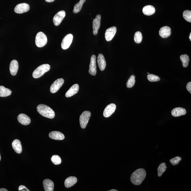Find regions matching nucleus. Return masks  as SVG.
I'll return each mask as SVG.
<instances>
[{
  "label": "nucleus",
  "mask_w": 191,
  "mask_h": 191,
  "mask_svg": "<svg viewBox=\"0 0 191 191\" xmlns=\"http://www.w3.org/2000/svg\"><path fill=\"white\" fill-rule=\"evenodd\" d=\"M96 56L95 55L92 56L91 58L90 63L89 66V73L93 76H95L97 73L96 64Z\"/></svg>",
  "instance_id": "obj_11"
},
{
  "label": "nucleus",
  "mask_w": 191,
  "mask_h": 191,
  "mask_svg": "<svg viewBox=\"0 0 191 191\" xmlns=\"http://www.w3.org/2000/svg\"><path fill=\"white\" fill-rule=\"evenodd\" d=\"M8 190H6L5 188H1L0 189V191H8Z\"/></svg>",
  "instance_id": "obj_38"
},
{
  "label": "nucleus",
  "mask_w": 191,
  "mask_h": 191,
  "mask_svg": "<svg viewBox=\"0 0 191 191\" xmlns=\"http://www.w3.org/2000/svg\"><path fill=\"white\" fill-rule=\"evenodd\" d=\"M183 17L187 21L191 23V11L188 10L184 11L183 13Z\"/></svg>",
  "instance_id": "obj_33"
},
{
  "label": "nucleus",
  "mask_w": 191,
  "mask_h": 191,
  "mask_svg": "<svg viewBox=\"0 0 191 191\" xmlns=\"http://www.w3.org/2000/svg\"><path fill=\"white\" fill-rule=\"evenodd\" d=\"M77 182V179L76 177L73 176H70L67 179L64 181L65 186L67 188H69L73 186Z\"/></svg>",
  "instance_id": "obj_22"
},
{
  "label": "nucleus",
  "mask_w": 191,
  "mask_h": 191,
  "mask_svg": "<svg viewBox=\"0 0 191 191\" xmlns=\"http://www.w3.org/2000/svg\"><path fill=\"white\" fill-rule=\"evenodd\" d=\"M167 168V167L165 163L164 162L161 163L157 168V173H158L159 177H161L162 175L166 171Z\"/></svg>",
  "instance_id": "obj_27"
},
{
  "label": "nucleus",
  "mask_w": 191,
  "mask_h": 191,
  "mask_svg": "<svg viewBox=\"0 0 191 191\" xmlns=\"http://www.w3.org/2000/svg\"><path fill=\"white\" fill-rule=\"evenodd\" d=\"M1 154H0V161H1Z\"/></svg>",
  "instance_id": "obj_41"
},
{
  "label": "nucleus",
  "mask_w": 191,
  "mask_h": 191,
  "mask_svg": "<svg viewBox=\"0 0 191 191\" xmlns=\"http://www.w3.org/2000/svg\"><path fill=\"white\" fill-rule=\"evenodd\" d=\"M49 137L51 139L57 140H62L65 138L64 136L62 133L57 131L51 132L49 133Z\"/></svg>",
  "instance_id": "obj_16"
},
{
  "label": "nucleus",
  "mask_w": 191,
  "mask_h": 191,
  "mask_svg": "<svg viewBox=\"0 0 191 191\" xmlns=\"http://www.w3.org/2000/svg\"><path fill=\"white\" fill-rule=\"evenodd\" d=\"M97 62L100 69L101 71H103L106 67V63L104 56L102 53L98 55Z\"/></svg>",
  "instance_id": "obj_17"
},
{
  "label": "nucleus",
  "mask_w": 191,
  "mask_h": 191,
  "mask_svg": "<svg viewBox=\"0 0 191 191\" xmlns=\"http://www.w3.org/2000/svg\"><path fill=\"white\" fill-rule=\"evenodd\" d=\"M37 110L41 116L51 119L55 116V113L51 108L46 105L40 104L37 107Z\"/></svg>",
  "instance_id": "obj_2"
},
{
  "label": "nucleus",
  "mask_w": 191,
  "mask_h": 191,
  "mask_svg": "<svg viewBox=\"0 0 191 191\" xmlns=\"http://www.w3.org/2000/svg\"><path fill=\"white\" fill-rule=\"evenodd\" d=\"M44 190L45 191H53L54 185L53 181L49 179H46L43 181Z\"/></svg>",
  "instance_id": "obj_21"
},
{
  "label": "nucleus",
  "mask_w": 191,
  "mask_h": 191,
  "mask_svg": "<svg viewBox=\"0 0 191 191\" xmlns=\"http://www.w3.org/2000/svg\"><path fill=\"white\" fill-rule=\"evenodd\" d=\"M146 176V170L143 168H139L132 174L130 180L133 184L138 185L141 184L145 179Z\"/></svg>",
  "instance_id": "obj_1"
},
{
  "label": "nucleus",
  "mask_w": 191,
  "mask_h": 191,
  "mask_svg": "<svg viewBox=\"0 0 191 191\" xmlns=\"http://www.w3.org/2000/svg\"><path fill=\"white\" fill-rule=\"evenodd\" d=\"M12 93V91L9 89L3 86H0V97H7L10 95Z\"/></svg>",
  "instance_id": "obj_25"
},
{
  "label": "nucleus",
  "mask_w": 191,
  "mask_h": 191,
  "mask_svg": "<svg viewBox=\"0 0 191 191\" xmlns=\"http://www.w3.org/2000/svg\"><path fill=\"white\" fill-rule=\"evenodd\" d=\"M85 1L86 0H80L78 3L75 5L73 10L74 13L77 14L80 12L82 9L83 5Z\"/></svg>",
  "instance_id": "obj_26"
},
{
  "label": "nucleus",
  "mask_w": 191,
  "mask_h": 191,
  "mask_svg": "<svg viewBox=\"0 0 191 191\" xmlns=\"http://www.w3.org/2000/svg\"><path fill=\"white\" fill-rule=\"evenodd\" d=\"M109 191H118V190H109Z\"/></svg>",
  "instance_id": "obj_39"
},
{
  "label": "nucleus",
  "mask_w": 191,
  "mask_h": 191,
  "mask_svg": "<svg viewBox=\"0 0 191 191\" xmlns=\"http://www.w3.org/2000/svg\"><path fill=\"white\" fill-rule=\"evenodd\" d=\"M148 75H149V74H149V72H148Z\"/></svg>",
  "instance_id": "obj_42"
},
{
  "label": "nucleus",
  "mask_w": 191,
  "mask_h": 191,
  "mask_svg": "<svg viewBox=\"0 0 191 191\" xmlns=\"http://www.w3.org/2000/svg\"><path fill=\"white\" fill-rule=\"evenodd\" d=\"M18 190L20 191H29L26 187L24 185H21L19 186L18 188Z\"/></svg>",
  "instance_id": "obj_35"
},
{
  "label": "nucleus",
  "mask_w": 191,
  "mask_h": 191,
  "mask_svg": "<svg viewBox=\"0 0 191 191\" xmlns=\"http://www.w3.org/2000/svg\"><path fill=\"white\" fill-rule=\"evenodd\" d=\"M117 31L116 28L113 26L107 29L105 31V37L108 42L111 41L114 38Z\"/></svg>",
  "instance_id": "obj_12"
},
{
  "label": "nucleus",
  "mask_w": 191,
  "mask_h": 191,
  "mask_svg": "<svg viewBox=\"0 0 191 191\" xmlns=\"http://www.w3.org/2000/svg\"><path fill=\"white\" fill-rule=\"evenodd\" d=\"M12 147L17 153L20 154L22 152V146L21 142L19 140H15L12 144Z\"/></svg>",
  "instance_id": "obj_23"
},
{
  "label": "nucleus",
  "mask_w": 191,
  "mask_h": 191,
  "mask_svg": "<svg viewBox=\"0 0 191 191\" xmlns=\"http://www.w3.org/2000/svg\"><path fill=\"white\" fill-rule=\"evenodd\" d=\"M187 90L191 94V82H189L187 84L186 86Z\"/></svg>",
  "instance_id": "obj_36"
},
{
  "label": "nucleus",
  "mask_w": 191,
  "mask_h": 191,
  "mask_svg": "<svg viewBox=\"0 0 191 191\" xmlns=\"http://www.w3.org/2000/svg\"><path fill=\"white\" fill-rule=\"evenodd\" d=\"M135 83V76L134 75H132L128 80L127 83V86L128 88H131L134 86Z\"/></svg>",
  "instance_id": "obj_30"
},
{
  "label": "nucleus",
  "mask_w": 191,
  "mask_h": 191,
  "mask_svg": "<svg viewBox=\"0 0 191 191\" xmlns=\"http://www.w3.org/2000/svg\"><path fill=\"white\" fill-rule=\"evenodd\" d=\"M66 16V12L64 10H61L58 12L54 16L53 21L56 26L60 25L61 22Z\"/></svg>",
  "instance_id": "obj_8"
},
{
  "label": "nucleus",
  "mask_w": 191,
  "mask_h": 191,
  "mask_svg": "<svg viewBox=\"0 0 191 191\" xmlns=\"http://www.w3.org/2000/svg\"><path fill=\"white\" fill-rule=\"evenodd\" d=\"M64 80L62 78L58 79L55 80L52 84L50 88V91L52 93H55L60 89L64 84Z\"/></svg>",
  "instance_id": "obj_7"
},
{
  "label": "nucleus",
  "mask_w": 191,
  "mask_h": 191,
  "mask_svg": "<svg viewBox=\"0 0 191 191\" xmlns=\"http://www.w3.org/2000/svg\"><path fill=\"white\" fill-rule=\"evenodd\" d=\"M18 120L20 124L24 125H29L31 121L30 118L24 114H20L18 115Z\"/></svg>",
  "instance_id": "obj_14"
},
{
  "label": "nucleus",
  "mask_w": 191,
  "mask_h": 191,
  "mask_svg": "<svg viewBox=\"0 0 191 191\" xmlns=\"http://www.w3.org/2000/svg\"><path fill=\"white\" fill-rule=\"evenodd\" d=\"M116 109V105L114 103L108 105L103 112V116L105 118L110 116L114 112Z\"/></svg>",
  "instance_id": "obj_13"
},
{
  "label": "nucleus",
  "mask_w": 191,
  "mask_h": 191,
  "mask_svg": "<svg viewBox=\"0 0 191 191\" xmlns=\"http://www.w3.org/2000/svg\"><path fill=\"white\" fill-rule=\"evenodd\" d=\"M45 1L47 2H53V1H54L55 0H45Z\"/></svg>",
  "instance_id": "obj_37"
},
{
  "label": "nucleus",
  "mask_w": 191,
  "mask_h": 191,
  "mask_svg": "<svg viewBox=\"0 0 191 191\" xmlns=\"http://www.w3.org/2000/svg\"><path fill=\"white\" fill-rule=\"evenodd\" d=\"M18 64L17 61L14 60L11 61L10 65V71L11 75H15L18 71Z\"/></svg>",
  "instance_id": "obj_20"
},
{
  "label": "nucleus",
  "mask_w": 191,
  "mask_h": 191,
  "mask_svg": "<svg viewBox=\"0 0 191 191\" xmlns=\"http://www.w3.org/2000/svg\"><path fill=\"white\" fill-rule=\"evenodd\" d=\"M181 160V157L177 156L172 158L170 160V162L173 165H176Z\"/></svg>",
  "instance_id": "obj_34"
},
{
  "label": "nucleus",
  "mask_w": 191,
  "mask_h": 191,
  "mask_svg": "<svg viewBox=\"0 0 191 191\" xmlns=\"http://www.w3.org/2000/svg\"><path fill=\"white\" fill-rule=\"evenodd\" d=\"M101 16L98 15L94 19L92 23L93 33L94 35H97L101 25Z\"/></svg>",
  "instance_id": "obj_10"
},
{
  "label": "nucleus",
  "mask_w": 191,
  "mask_h": 191,
  "mask_svg": "<svg viewBox=\"0 0 191 191\" xmlns=\"http://www.w3.org/2000/svg\"><path fill=\"white\" fill-rule=\"evenodd\" d=\"M30 9L29 4L26 3L19 4L16 5L14 9V11L17 14H23L28 12Z\"/></svg>",
  "instance_id": "obj_9"
},
{
  "label": "nucleus",
  "mask_w": 191,
  "mask_h": 191,
  "mask_svg": "<svg viewBox=\"0 0 191 191\" xmlns=\"http://www.w3.org/2000/svg\"><path fill=\"white\" fill-rule=\"evenodd\" d=\"M180 60L182 62L183 66L184 67H187L189 64L190 61V58L188 55L184 54L181 55L180 56Z\"/></svg>",
  "instance_id": "obj_28"
},
{
  "label": "nucleus",
  "mask_w": 191,
  "mask_h": 191,
  "mask_svg": "<svg viewBox=\"0 0 191 191\" xmlns=\"http://www.w3.org/2000/svg\"><path fill=\"white\" fill-rule=\"evenodd\" d=\"M189 38H190V39L191 41V33H190V37Z\"/></svg>",
  "instance_id": "obj_40"
},
{
  "label": "nucleus",
  "mask_w": 191,
  "mask_h": 191,
  "mask_svg": "<svg viewBox=\"0 0 191 191\" xmlns=\"http://www.w3.org/2000/svg\"><path fill=\"white\" fill-rule=\"evenodd\" d=\"M134 40L135 42L138 44L140 43L142 40V33L140 31H137L135 33Z\"/></svg>",
  "instance_id": "obj_29"
},
{
  "label": "nucleus",
  "mask_w": 191,
  "mask_h": 191,
  "mask_svg": "<svg viewBox=\"0 0 191 191\" xmlns=\"http://www.w3.org/2000/svg\"><path fill=\"white\" fill-rule=\"evenodd\" d=\"M159 34L161 37L165 38L170 36L171 34V29L168 26L163 27L160 29Z\"/></svg>",
  "instance_id": "obj_15"
},
{
  "label": "nucleus",
  "mask_w": 191,
  "mask_h": 191,
  "mask_svg": "<svg viewBox=\"0 0 191 191\" xmlns=\"http://www.w3.org/2000/svg\"><path fill=\"white\" fill-rule=\"evenodd\" d=\"M51 161L54 164L56 165H60L62 162L61 157L57 155H53L51 157Z\"/></svg>",
  "instance_id": "obj_32"
},
{
  "label": "nucleus",
  "mask_w": 191,
  "mask_h": 191,
  "mask_svg": "<svg viewBox=\"0 0 191 191\" xmlns=\"http://www.w3.org/2000/svg\"><path fill=\"white\" fill-rule=\"evenodd\" d=\"M147 79L148 80L151 82H156L160 80V78L158 76L153 75V74H149L147 75Z\"/></svg>",
  "instance_id": "obj_31"
},
{
  "label": "nucleus",
  "mask_w": 191,
  "mask_h": 191,
  "mask_svg": "<svg viewBox=\"0 0 191 191\" xmlns=\"http://www.w3.org/2000/svg\"><path fill=\"white\" fill-rule=\"evenodd\" d=\"M47 38L43 32H38L37 34L35 40L36 45L38 47L42 48L45 46L47 42Z\"/></svg>",
  "instance_id": "obj_4"
},
{
  "label": "nucleus",
  "mask_w": 191,
  "mask_h": 191,
  "mask_svg": "<svg viewBox=\"0 0 191 191\" xmlns=\"http://www.w3.org/2000/svg\"><path fill=\"white\" fill-rule=\"evenodd\" d=\"M73 35L71 34L67 35L64 37L61 43V47L63 49H67L70 47L73 41Z\"/></svg>",
  "instance_id": "obj_6"
},
{
  "label": "nucleus",
  "mask_w": 191,
  "mask_h": 191,
  "mask_svg": "<svg viewBox=\"0 0 191 191\" xmlns=\"http://www.w3.org/2000/svg\"><path fill=\"white\" fill-rule=\"evenodd\" d=\"M186 111L184 108L181 107L176 108L172 111V116L175 117H179L184 116L186 114Z\"/></svg>",
  "instance_id": "obj_19"
},
{
  "label": "nucleus",
  "mask_w": 191,
  "mask_h": 191,
  "mask_svg": "<svg viewBox=\"0 0 191 191\" xmlns=\"http://www.w3.org/2000/svg\"><path fill=\"white\" fill-rule=\"evenodd\" d=\"M79 89L78 84H74L67 92L65 94L66 97L68 98L75 95L79 91Z\"/></svg>",
  "instance_id": "obj_18"
},
{
  "label": "nucleus",
  "mask_w": 191,
  "mask_h": 191,
  "mask_svg": "<svg viewBox=\"0 0 191 191\" xmlns=\"http://www.w3.org/2000/svg\"><path fill=\"white\" fill-rule=\"evenodd\" d=\"M155 9L153 6L151 5H146L143 9V12L145 15L151 16L155 13Z\"/></svg>",
  "instance_id": "obj_24"
},
{
  "label": "nucleus",
  "mask_w": 191,
  "mask_h": 191,
  "mask_svg": "<svg viewBox=\"0 0 191 191\" xmlns=\"http://www.w3.org/2000/svg\"><path fill=\"white\" fill-rule=\"evenodd\" d=\"M91 113L89 111H85L81 115L79 118L80 127L83 129L86 128L89 120Z\"/></svg>",
  "instance_id": "obj_5"
},
{
  "label": "nucleus",
  "mask_w": 191,
  "mask_h": 191,
  "mask_svg": "<svg viewBox=\"0 0 191 191\" xmlns=\"http://www.w3.org/2000/svg\"><path fill=\"white\" fill-rule=\"evenodd\" d=\"M50 66L47 64H43L39 66L33 72L32 75L34 78H38L41 77L46 72L49 71Z\"/></svg>",
  "instance_id": "obj_3"
}]
</instances>
